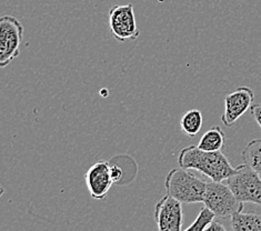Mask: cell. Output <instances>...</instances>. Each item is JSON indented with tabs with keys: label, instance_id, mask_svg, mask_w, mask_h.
Segmentation results:
<instances>
[{
	"label": "cell",
	"instance_id": "1",
	"mask_svg": "<svg viewBox=\"0 0 261 231\" xmlns=\"http://www.w3.org/2000/svg\"><path fill=\"white\" fill-rule=\"evenodd\" d=\"M179 166L184 169L197 170L217 183H222L237 171L221 151H204L198 146L184 148L178 157Z\"/></svg>",
	"mask_w": 261,
	"mask_h": 231
},
{
	"label": "cell",
	"instance_id": "2",
	"mask_svg": "<svg viewBox=\"0 0 261 231\" xmlns=\"http://www.w3.org/2000/svg\"><path fill=\"white\" fill-rule=\"evenodd\" d=\"M165 187L167 195L185 204L203 202L207 183L184 168H173L167 173Z\"/></svg>",
	"mask_w": 261,
	"mask_h": 231
},
{
	"label": "cell",
	"instance_id": "3",
	"mask_svg": "<svg viewBox=\"0 0 261 231\" xmlns=\"http://www.w3.org/2000/svg\"><path fill=\"white\" fill-rule=\"evenodd\" d=\"M227 186L240 202L261 206V178L251 167L238 166L237 171L227 179Z\"/></svg>",
	"mask_w": 261,
	"mask_h": 231
},
{
	"label": "cell",
	"instance_id": "4",
	"mask_svg": "<svg viewBox=\"0 0 261 231\" xmlns=\"http://www.w3.org/2000/svg\"><path fill=\"white\" fill-rule=\"evenodd\" d=\"M203 203L216 217L220 218L231 217L236 212L244 210V203L236 198L231 189L227 185L217 181L207 183Z\"/></svg>",
	"mask_w": 261,
	"mask_h": 231
},
{
	"label": "cell",
	"instance_id": "5",
	"mask_svg": "<svg viewBox=\"0 0 261 231\" xmlns=\"http://www.w3.org/2000/svg\"><path fill=\"white\" fill-rule=\"evenodd\" d=\"M23 27L17 18L4 16L0 19V67H7L20 54Z\"/></svg>",
	"mask_w": 261,
	"mask_h": 231
},
{
	"label": "cell",
	"instance_id": "6",
	"mask_svg": "<svg viewBox=\"0 0 261 231\" xmlns=\"http://www.w3.org/2000/svg\"><path fill=\"white\" fill-rule=\"evenodd\" d=\"M109 27L114 38L118 41L136 40L140 31L137 27L134 6L117 5L109 10Z\"/></svg>",
	"mask_w": 261,
	"mask_h": 231
},
{
	"label": "cell",
	"instance_id": "7",
	"mask_svg": "<svg viewBox=\"0 0 261 231\" xmlns=\"http://www.w3.org/2000/svg\"><path fill=\"white\" fill-rule=\"evenodd\" d=\"M154 220L158 231H182V203L166 195L154 207Z\"/></svg>",
	"mask_w": 261,
	"mask_h": 231
},
{
	"label": "cell",
	"instance_id": "8",
	"mask_svg": "<svg viewBox=\"0 0 261 231\" xmlns=\"http://www.w3.org/2000/svg\"><path fill=\"white\" fill-rule=\"evenodd\" d=\"M87 188L91 198L102 200L109 192L115 181L111 176V162L107 160L97 161L85 174Z\"/></svg>",
	"mask_w": 261,
	"mask_h": 231
},
{
	"label": "cell",
	"instance_id": "9",
	"mask_svg": "<svg viewBox=\"0 0 261 231\" xmlns=\"http://www.w3.org/2000/svg\"><path fill=\"white\" fill-rule=\"evenodd\" d=\"M254 95L249 87H238L233 92L225 97V112L221 121L226 127H232L240 117L251 108Z\"/></svg>",
	"mask_w": 261,
	"mask_h": 231
},
{
	"label": "cell",
	"instance_id": "10",
	"mask_svg": "<svg viewBox=\"0 0 261 231\" xmlns=\"http://www.w3.org/2000/svg\"><path fill=\"white\" fill-rule=\"evenodd\" d=\"M232 231H261V216L254 212H236L230 217Z\"/></svg>",
	"mask_w": 261,
	"mask_h": 231
},
{
	"label": "cell",
	"instance_id": "11",
	"mask_svg": "<svg viewBox=\"0 0 261 231\" xmlns=\"http://www.w3.org/2000/svg\"><path fill=\"white\" fill-rule=\"evenodd\" d=\"M226 136L222 129L218 126L210 128L199 140L198 147L204 151H221L225 146Z\"/></svg>",
	"mask_w": 261,
	"mask_h": 231
},
{
	"label": "cell",
	"instance_id": "12",
	"mask_svg": "<svg viewBox=\"0 0 261 231\" xmlns=\"http://www.w3.org/2000/svg\"><path fill=\"white\" fill-rule=\"evenodd\" d=\"M203 123V117L200 110L192 109L182 116L181 120H180V128H181L182 133L190 137V138H195L199 134V131L202 128Z\"/></svg>",
	"mask_w": 261,
	"mask_h": 231
},
{
	"label": "cell",
	"instance_id": "13",
	"mask_svg": "<svg viewBox=\"0 0 261 231\" xmlns=\"http://www.w3.org/2000/svg\"><path fill=\"white\" fill-rule=\"evenodd\" d=\"M242 160L261 176V138L253 139L241 152Z\"/></svg>",
	"mask_w": 261,
	"mask_h": 231
},
{
	"label": "cell",
	"instance_id": "14",
	"mask_svg": "<svg viewBox=\"0 0 261 231\" xmlns=\"http://www.w3.org/2000/svg\"><path fill=\"white\" fill-rule=\"evenodd\" d=\"M216 215L211 212L207 207H203L199 212L196 220L184 231H204L209 224L215 220Z\"/></svg>",
	"mask_w": 261,
	"mask_h": 231
},
{
	"label": "cell",
	"instance_id": "15",
	"mask_svg": "<svg viewBox=\"0 0 261 231\" xmlns=\"http://www.w3.org/2000/svg\"><path fill=\"white\" fill-rule=\"evenodd\" d=\"M250 110H251V116L253 117V119L256 120L258 126L261 128V105L260 104L252 105Z\"/></svg>",
	"mask_w": 261,
	"mask_h": 231
},
{
	"label": "cell",
	"instance_id": "16",
	"mask_svg": "<svg viewBox=\"0 0 261 231\" xmlns=\"http://www.w3.org/2000/svg\"><path fill=\"white\" fill-rule=\"evenodd\" d=\"M111 176H113L115 183H118L122 177V170L118 166L111 164Z\"/></svg>",
	"mask_w": 261,
	"mask_h": 231
},
{
	"label": "cell",
	"instance_id": "17",
	"mask_svg": "<svg viewBox=\"0 0 261 231\" xmlns=\"http://www.w3.org/2000/svg\"><path fill=\"white\" fill-rule=\"evenodd\" d=\"M204 231H227V229L222 223L214 220L206 229H204Z\"/></svg>",
	"mask_w": 261,
	"mask_h": 231
}]
</instances>
